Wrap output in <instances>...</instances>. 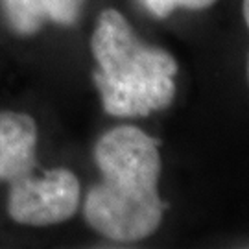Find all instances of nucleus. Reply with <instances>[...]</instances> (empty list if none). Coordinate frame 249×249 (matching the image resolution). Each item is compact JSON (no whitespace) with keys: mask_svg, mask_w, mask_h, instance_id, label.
<instances>
[{"mask_svg":"<svg viewBox=\"0 0 249 249\" xmlns=\"http://www.w3.org/2000/svg\"><path fill=\"white\" fill-rule=\"evenodd\" d=\"M159 142L135 125H118L100 137L94 160L102 181L90 188L83 214L90 227L115 242L144 240L157 231L166 203L157 183Z\"/></svg>","mask_w":249,"mask_h":249,"instance_id":"1","label":"nucleus"},{"mask_svg":"<svg viewBox=\"0 0 249 249\" xmlns=\"http://www.w3.org/2000/svg\"><path fill=\"white\" fill-rule=\"evenodd\" d=\"M90 50L98 63L92 78L107 115L148 116L174 102L178 61L159 46L144 45L120 11L100 13Z\"/></svg>","mask_w":249,"mask_h":249,"instance_id":"2","label":"nucleus"},{"mask_svg":"<svg viewBox=\"0 0 249 249\" xmlns=\"http://www.w3.org/2000/svg\"><path fill=\"white\" fill-rule=\"evenodd\" d=\"M37 125L24 113L0 111V181L9 183L8 213L22 225L69 220L80 205V181L71 170H39Z\"/></svg>","mask_w":249,"mask_h":249,"instance_id":"3","label":"nucleus"},{"mask_svg":"<svg viewBox=\"0 0 249 249\" xmlns=\"http://www.w3.org/2000/svg\"><path fill=\"white\" fill-rule=\"evenodd\" d=\"M9 28L18 36H34L46 22L74 24L85 0H0Z\"/></svg>","mask_w":249,"mask_h":249,"instance_id":"4","label":"nucleus"},{"mask_svg":"<svg viewBox=\"0 0 249 249\" xmlns=\"http://www.w3.org/2000/svg\"><path fill=\"white\" fill-rule=\"evenodd\" d=\"M151 15L157 18L168 17L174 9L187 8V9H203L214 4L216 0H139Z\"/></svg>","mask_w":249,"mask_h":249,"instance_id":"5","label":"nucleus"},{"mask_svg":"<svg viewBox=\"0 0 249 249\" xmlns=\"http://www.w3.org/2000/svg\"><path fill=\"white\" fill-rule=\"evenodd\" d=\"M242 9H244V18H246L248 28H249V0H244V6H242Z\"/></svg>","mask_w":249,"mask_h":249,"instance_id":"6","label":"nucleus"}]
</instances>
